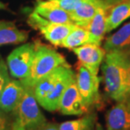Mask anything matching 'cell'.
Segmentation results:
<instances>
[{
  "label": "cell",
  "mask_w": 130,
  "mask_h": 130,
  "mask_svg": "<svg viewBox=\"0 0 130 130\" xmlns=\"http://www.w3.org/2000/svg\"><path fill=\"white\" fill-rule=\"evenodd\" d=\"M130 46V22L123 25L120 30L106 38L104 43L105 51L126 50Z\"/></svg>",
  "instance_id": "17"
},
{
  "label": "cell",
  "mask_w": 130,
  "mask_h": 130,
  "mask_svg": "<svg viewBox=\"0 0 130 130\" xmlns=\"http://www.w3.org/2000/svg\"><path fill=\"white\" fill-rule=\"evenodd\" d=\"M73 51L77 56L79 63L89 69L94 74H98L99 68L106 56L105 49L101 47L100 45L86 43L74 48Z\"/></svg>",
  "instance_id": "8"
},
{
  "label": "cell",
  "mask_w": 130,
  "mask_h": 130,
  "mask_svg": "<svg viewBox=\"0 0 130 130\" xmlns=\"http://www.w3.org/2000/svg\"><path fill=\"white\" fill-rule=\"evenodd\" d=\"M90 33L87 27L80 26L76 25L75 27L71 30L66 38L64 39L62 46L68 49H74L79 46L89 43Z\"/></svg>",
  "instance_id": "18"
},
{
  "label": "cell",
  "mask_w": 130,
  "mask_h": 130,
  "mask_svg": "<svg viewBox=\"0 0 130 130\" xmlns=\"http://www.w3.org/2000/svg\"><path fill=\"white\" fill-rule=\"evenodd\" d=\"M104 6H109V5L102 0H88L73 12L69 13L70 17L74 24L80 26L87 27L97 9Z\"/></svg>",
  "instance_id": "12"
},
{
  "label": "cell",
  "mask_w": 130,
  "mask_h": 130,
  "mask_svg": "<svg viewBox=\"0 0 130 130\" xmlns=\"http://www.w3.org/2000/svg\"><path fill=\"white\" fill-rule=\"evenodd\" d=\"M110 7L111 6L99 8L91 21L88 25L87 29L90 33L89 43L101 46L104 35L106 33V17Z\"/></svg>",
  "instance_id": "13"
},
{
  "label": "cell",
  "mask_w": 130,
  "mask_h": 130,
  "mask_svg": "<svg viewBox=\"0 0 130 130\" xmlns=\"http://www.w3.org/2000/svg\"><path fill=\"white\" fill-rule=\"evenodd\" d=\"M35 56V43H25L13 50L7 58L9 72L14 79L23 80L29 76Z\"/></svg>",
  "instance_id": "4"
},
{
  "label": "cell",
  "mask_w": 130,
  "mask_h": 130,
  "mask_svg": "<svg viewBox=\"0 0 130 130\" xmlns=\"http://www.w3.org/2000/svg\"><path fill=\"white\" fill-rule=\"evenodd\" d=\"M103 2H105L106 4H108L109 6H113V5H115L117 4H118V3L122 2L123 0H102Z\"/></svg>",
  "instance_id": "24"
},
{
  "label": "cell",
  "mask_w": 130,
  "mask_h": 130,
  "mask_svg": "<svg viewBox=\"0 0 130 130\" xmlns=\"http://www.w3.org/2000/svg\"><path fill=\"white\" fill-rule=\"evenodd\" d=\"M6 9V5H5L4 3H2L1 1H0V10L1 9Z\"/></svg>",
  "instance_id": "27"
},
{
  "label": "cell",
  "mask_w": 130,
  "mask_h": 130,
  "mask_svg": "<svg viewBox=\"0 0 130 130\" xmlns=\"http://www.w3.org/2000/svg\"><path fill=\"white\" fill-rule=\"evenodd\" d=\"M106 130H130V101H120L106 115Z\"/></svg>",
  "instance_id": "10"
},
{
  "label": "cell",
  "mask_w": 130,
  "mask_h": 130,
  "mask_svg": "<svg viewBox=\"0 0 130 130\" xmlns=\"http://www.w3.org/2000/svg\"><path fill=\"white\" fill-rule=\"evenodd\" d=\"M34 11L37 13L40 16L52 23H55V24H72L74 23L72 21L69 12L59 9V8L52 6V5L46 4L44 0H39Z\"/></svg>",
  "instance_id": "14"
},
{
  "label": "cell",
  "mask_w": 130,
  "mask_h": 130,
  "mask_svg": "<svg viewBox=\"0 0 130 130\" xmlns=\"http://www.w3.org/2000/svg\"><path fill=\"white\" fill-rule=\"evenodd\" d=\"M25 92L14 112L16 114L14 125L25 130H33L46 122L34 95V88L25 86Z\"/></svg>",
  "instance_id": "3"
},
{
  "label": "cell",
  "mask_w": 130,
  "mask_h": 130,
  "mask_svg": "<svg viewBox=\"0 0 130 130\" xmlns=\"http://www.w3.org/2000/svg\"><path fill=\"white\" fill-rule=\"evenodd\" d=\"M75 78H76V74H74V72L73 71L69 65L68 67H66L64 72L59 78L56 85H54L51 92L44 99V101L40 104V106H42L45 110L49 111H58L62 95H63L66 88L69 86L73 80L75 79Z\"/></svg>",
  "instance_id": "9"
},
{
  "label": "cell",
  "mask_w": 130,
  "mask_h": 130,
  "mask_svg": "<svg viewBox=\"0 0 130 130\" xmlns=\"http://www.w3.org/2000/svg\"><path fill=\"white\" fill-rule=\"evenodd\" d=\"M27 38L28 33L20 30L13 22L0 20V46L21 43Z\"/></svg>",
  "instance_id": "16"
},
{
  "label": "cell",
  "mask_w": 130,
  "mask_h": 130,
  "mask_svg": "<svg viewBox=\"0 0 130 130\" xmlns=\"http://www.w3.org/2000/svg\"><path fill=\"white\" fill-rule=\"evenodd\" d=\"M95 120V114H87L78 119L62 123L59 124V130H94Z\"/></svg>",
  "instance_id": "19"
},
{
  "label": "cell",
  "mask_w": 130,
  "mask_h": 130,
  "mask_svg": "<svg viewBox=\"0 0 130 130\" xmlns=\"http://www.w3.org/2000/svg\"><path fill=\"white\" fill-rule=\"evenodd\" d=\"M33 130H59V124L55 123H48L46 121L45 123L41 124L38 128Z\"/></svg>",
  "instance_id": "22"
},
{
  "label": "cell",
  "mask_w": 130,
  "mask_h": 130,
  "mask_svg": "<svg viewBox=\"0 0 130 130\" xmlns=\"http://www.w3.org/2000/svg\"><path fill=\"white\" fill-rule=\"evenodd\" d=\"M28 23L31 27L38 30L46 40L54 46H61L62 43L76 24H55L52 23L40 16L37 13L33 11L30 14Z\"/></svg>",
  "instance_id": "5"
},
{
  "label": "cell",
  "mask_w": 130,
  "mask_h": 130,
  "mask_svg": "<svg viewBox=\"0 0 130 130\" xmlns=\"http://www.w3.org/2000/svg\"><path fill=\"white\" fill-rule=\"evenodd\" d=\"M95 130H104L103 128H102V126L101 125V124H96V126H95Z\"/></svg>",
  "instance_id": "26"
},
{
  "label": "cell",
  "mask_w": 130,
  "mask_h": 130,
  "mask_svg": "<svg viewBox=\"0 0 130 130\" xmlns=\"http://www.w3.org/2000/svg\"><path fill=\"white\" fill-rule=\"evenodd\" d=\"M10 130H20V128H19V127H17L16 125H13V127H12V128L10 129Z\"/></svg>",
  "instance_id": "28"
},
{
  "label": "cell",
  "mask_w": 130,
  "mask_h": 130,
  "mask_svg": "<svg viewBox=\"0 0 130 130\" xmlns=\"http://www.w3.org/2000/svg\"><path fill=\"white\" fill-rule=\"evenodd\" d=\"M128 85H129V97L128 101H130V50H129V65H128Z\"/></svg>",
  "instance_id": "25"
},
{
  "label": "cell",
  "mask_w": 130,
  "mask_h": 130,
  "mask_svg": "<svg viewBox=\"0 0 130 130\" xmlns=\"http://www.w3.org/2000/svg\"><path fill=\"white\" fill-rule=\"evenodd\" d=\"M76 83L79 94L88 108L98 102L100 99V79L96 74H94L89 69L79 63L77 68Z\"/></svg>",
  "instance_id": "6"
},
{
  "label": "cell",
  "mask_w": 130,
  "mask_h": 130,
  "mask_svg": "<svg viewBox=\"0 0 130 130\" xmlns=\"http://www.w3.org/2000/svg\"><path fill=\"white\" fill-rule=\"evenodd\" d=\"M64 57L45 44L35 43V56L30 74L26 79L20 80L25 86L33 87L39 80L50 74L61 65L66 64Z\"/></svg>",
  "instance_id": "2"
},
{
  "label": "cell",
  "mask_w": 130,
  "mask_h": 130,
  "mask_svg": "<svg viewBox=\"0 0 130 130\" xmlns=\"http://www.w3.org/2000/svg\"><path fill=\"white\" fill-rule=\"evenodd\" d=\"M18 127V126H17ZM19 128H20V130H25V129H23V128H20V127H19Z\"/></svg>",
  "instance_id": "29"
},
{
  "label": "cell",
  "mask_w": 130,
  "mask_h": 130,
  "mask_svg": "<svg viewBox=\"0 0 130 130\" xmlns=\"http://www.w3.org/2000/svg\"><path fill=\"white\" fill-rule=\"evenodd\" d=\"M58 110L63 115L81 116L87 113L89 108L85 106L78 90L76 78L66 88L61 97Z\"/></svg>",
  "instance_id": "7"
},
{
  "label": "cell",
  "mask_w": 130,
  "mask_h": 130,
  "mask_svg": "<svg viewBox=\"0 0 130 130\" xmlns=\"http://www.w3.org/2000/svg\"><path fill=\"white\" fill-rule=\"evenodd\" d=\"M25 85L20 79L9 81L0 97V109L5 113L14 111L25 92Z\"/></svg>",
  "instance_id": "11"
},
{
  "label": "cell",
  "mask_w": 130,
  "mask_h": 130,
  "mask_svg": "<svg viewBox=\"0 0 130 130\" xmlns=\"http://www.w3.org/2000/svg\"><path fill=\"white\" fill-rule=\"evenodd\" d=\"M129 50L109 51L102 65L105 90L109 97L120 102L128 100Z\"/></svg>",
  "instance_id": "1"
},
{
  "label": "cell",
  "mask_w": 130,
  "mask_h": 130,
  "mask_svg": "<svg viewBox=\"0 0 130 130\" xmlns=\"http://www.w3.org/2000/svg\"><path fill=\"white\" fill-rule=\"evenodd\" d=\"M44 1L52 6L59 8L69 13H71L88 0H44Z\"/></svg>",
  "instance_id": "20"
},
{
  "label": "cell",
  "mask_w": 130,
  "mask_h": 130,
  "mask_svg": "<svg viewBox=\"0 0 130 130\" xmlns=\"http://www.w3.org/2000/svg\"><path fill=\"white\" fill-rule=\"evenodd\" d=\"M128 18H130V0H123L110 7L106 17V33L116 29Z\"/></svg>",
  "instance_id": "15"
},
{
  "label": "cell",
  "mask_w": 130,
  "mask_h": 130,
  "mask_svg": "<svg viewBox=\"0 0 130 130\" xmlns=\"http://www.w3.org/2000/svg\"><path fill=\"white\" fill-rule=\"evenodd\" d=\"M7 118L5 116V112L0 109V130H8Z\"/></svg>",
  "instance_id": "23"
},
{
  "label": "cell",
  "mask_w": 130,
  "mask_h": 130,
  "mask_svg": "<svg viewBox=\"0 0 130 130\" xmlns=\"http://www.w3.org/2000/svg\"><path fill=\"white\" fill-rule=\"evenodd\" d=\"M10 80L9 68L3 58H0V97L5 86Z\"/></svg>",
  "instance_id": "21"
}]
</instances>
